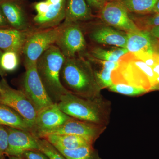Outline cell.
Masks as SVG:
<instances>
[{
    "label": "cell",
    "instance_id": "cell-29",
    "mask_svg": "<svg viewBox=\"0 0 159 159\" xmlns=\"http://www.w3.org/2000/svg\"><path fill=\"white\" fill-rule=\"evenodd\" d=\"M8 130L6 126L0 125V159H5V153L8 146Z\"/></svg>",
    "mask_w": 159,
    "mask_h": 159
},
{
    "label": "cell",
    "instance_id": "cell-19",
    "mask_svg": "<svg viewBox=\"0 0 159 159\" xmlns=\"http://www.w3.org/2000/svg\"><path fill=\"white\" fill-rule=\"evenodd\" d=\"M47 140L55 148L74 149L82 146L93 145L85 139L72 134H48L42 138Z\"/></svg>",
    "mask_w": 159,
    "mask_h": 159
},
{
    "label": "cell",
    "instance_id": "cell-16",
    "mask_svg": "<svg viewBox=\"0 0 159 159\" xmlns=\"http://www.w3.org/2000/svg\"><path fill=\"white\" fill-rule=\"evenodd\" d=\"M0 7L12 29L29 31V25L25 11L16 0H6Z\"/></svg>",
    "mask_w": 159,
    "mask_h": 159
},
{
    "label": "cell",
    "instance_id": "cell-9",
    "mask_svg": "<svg viewBox=\"0 0 159 159\" xmlns=\"http://www.w3.org/2000/svg\"><path fill=\"white\" fill-rule=\"evenodd\" d=\"M70 118L61 110L57 103H53L39 112L31 133L36 138L42 139L59 128Z\"/></svg>",
    "mask_w": 159,
    "mask_h": 159
},
{
    "label": "cell",
    "instance_id": "cell-45",
    "mask_svg": "<svg viewBox=\"0 0 159 159\" xmlns=\"http://www.w3.org/2000/svg\"></svg>",
    "mask_w": 159,
    "mask_h": 159
},
{
    "label": "cell",
    "instance_id": "cell-1",
    "mask_svg": "<svg viewBox=\"0 0 159 159\" xmlns=\"http://www.w3.org/2000/svg\"><path fill=\"white\" fill-rule=\"evenodd\" d=\"M60 78L65 88L78 97L93 99L101 95L92 65L82 56L66 58Z\"/></svg>",
    "mask_w": 159,
    "mask_h": 159
},
{
    "label": "cell",
    "instance_id": "cell-25",
    "mask_svg": "<svg viewBox=\"0 0 159 159\" xmlns=\"http://www.w3.org/2000/svg\"><path fill=\"white\" fill-rule=\"evenodd\" d=\"M137 28L140 30L149 31L159 26V13H152L144 15L129 13Z\"/></svg>",
    "mask_w": 159,
    "mask_h": 159
},
{
    "label": "cell",
    "instance_id": "cell-35",
    "mask_svg": "<svg viewBox=\"0 0 159 159\" xmlns=\"http://www.w3.org/2000/svg\"><path fill=\"white\" fill-rule=\"evenodd\" d=\"M148 31L152 36L159 40V26L155 27Z\"/></svg>",
    "mask_w": 159,
    "mask_h": 159
},
{
    "label": "cell",
    "instance_id": "cell-39",
    "mask_svg": "<svg viewBox=\"0 0 159 159\" xmlns=\"http://www.w3.org/2000/svg\"><path fill=\"white\" fill-rule=\"evenodd\" d=\"M9 159H25L21 157H14V156H9L8 157Z\"/></svg>",
    "mask_w": 159,
    "mask_h": 159
},
{
    "label": "cell",
    "instance_id": "cell-14",
    "mask_svg": "<svg viewBox=\"0 0 159 159\" xmlns=\"http://www.w3.org/2000/svg\"><path fill=\"white\" fill-rule=\"evenodd\" d=\"M126 49L129 53L139 52L154 54L158 40L149 31L138 30L127 32Z\"/></svg>",
    "mask_w": 159,
    "mask_h": 159
},
{
    "label": "cell",
    "instance_id": "cell-3",
    "mask_svg": "<svg viewBox=\"0 0 159 159\" xmlns=\"http://www.w3.org/2000/svg\"><path fill=\"white\" fill-rule=\"evenodd\" d=\"M113 84H123L145 89L148 92L157 90L156 76L151 67L139 59L133 53L120 57L118 66L111 74Z\"/></svg>",
    "mask_w": 159,
    "mask_h": 159
},
{
    "label": "cell",
    "instance_id": "cell-24",
    "mask_svg": "<svg viewBox=\"0 0 159 159\" xmlns=\"http://www.w3.org/2000/svg\"><path fill=\"white\" fill-rule=\"evenodd\" d=\"M57 149L67 159H102L93 145L82 146L74 149Z\"/></svg>",
    "mask_w": 159,
    "mask_h": 159
},
{
    "label": "cell",
    "instance_id": "cell-4",
    "mask_svg": "<svg viewBox=\"0 0 159 159\" xmlns=\"http://www.w3.org/2000/svg\"><path fill=\"white\" fill-rule=\"evenodd\" d=\"M66 57L57 46H51L38 59L36 69L40 78L54 103L69 93L60 78L61 71Z\"/></svg>",
    "mask_w": 159,
    "mask_h": 159
},
{
    "label": "cell",
    "instance_id": "cell-22",
    "mask_svg": "<svg viewBox=\"0 0 159 159\" xmlns=\"http://www.w3.org/2000/svg\"><path fill=\"white\" fill-rule=\"evenodd\" d=\"M128 53V51L125 48L116 47L111 48L94 47L91 48L86 55L95 59L118 62L120 57Z\"/></svg>",
    "mask_w": 159,
    "mask_h": 159
},
{
    "label": "cell",
    "instance_id": "cell-5",
    "mask_svg": "<svg viewBox=\"0 0 159 159\" xmlns=\"http://www.w3.org/2000/svg\"><path fill=\"white\" fill-rule=\"evenodd\" d=\"M62 24L54 28L32 32L23 48L25 69L36 66L38 59L45 51L53 45L60 34Z\"/></svg>",
    "mask_w": 159,
    "mask_h": 159
},
{
    "label": "cell",
    "instance_id": "cell-41",
    "mask_svg": "<svg viewBox=\"0 0 159 159\" xmlns=\"http://www.w3.org/2000/svg\"><path fill=\"white\" fill-rule=\"evenodd\" d=\"M6 1V0H0V4H1L3 2H4V1Z\"/></svg>",
    "mask_w": 159,
    "mask_h": 159
},
{
    "label": "cell",
    "instance_id": "cell-32",
    "mask_svg": "<svg viewBox=\"0 0 159 159\" xmlns=\"http://www.w3.org/2000/svg\"><path fill=\"white\" fill-rule=\"evenodd\" d=\"M89 6L91 9L100 11L102 7L104 6V3L102 0H86Z\"/></svg>",
    "mask_w": 159,
    "mask_h": 159
},
{
    "label": "cell",
    "instance_id": "cell-17",
    "mask_svg": "<svg viewBox=\"0 0 159 159\" xmlns=\"http://www.w3.org/2000/svg\"><path fill=\"white\" fill-rule=\"evenodd\" d=\"M92 9L86 0H66L65 23H78L93 19Z\"/></svg>",
    "mask_w": 159,
    "mask_h": 159
},
{
    "label": "cell",
    "instance_id": "cell-23",
    "mask_svg": "<svg viewBox=\"0 0 159 159\" xmlns=\"http://www.w3.org/2000/svg\"><path fill=\"white\" fill-rule=\"evenodd\" d=\"M158 0H121L119 1L129 13L144 15L152 13Z\"/></svg>",
    "mask_w": 159,
    "mask_h": 159
},
{
    "label": "cell",
    "instance_id": "cell-26",
    "mask_svg": "<svg viewBox=\"0 0 159 159\" xmlns=\"http://www.w3.org/2000/svg\"><path fill=\"white\" fill-rule=\"evenodd\" d=\"M19 54L14 51H4L1 59V66L4 72H13L19 64Z\"/></svg>",
    "mask_w": 159,
    "mask_h": 159
},
{
    "label": "cell",
    "instance_id": "cell-2",
    "mask_svg": "<svg viewBox=\"0 0 159 159\" xmlns=\"http://www.w3.org/2000/svg\"><path fill=\"white\" fill-rule=\"evenodd\" d=\"M57 103L61 110L74 119L106 126L109 123L111 102L101 95L87 99L68 93Z\"/></svg>",
    "mask_w": 159,
    "mask_h": 159
},
{
    "label": "cell",
    "instance_id": "cell-6",
    "mask_svg": "<svg viewBox=\"0 0 159 159\" xmlns=\"http://www.w3.org/2000/svg\"><path fill=\"white\" fill-rule=\"evenodd\" d=\"M0 103L7 106L20 114L31 128L35 122L38 111L22 90L12 88L4 78L0 81Z\"/></svg>",
    "mask_w": 159,
    "mask_h": 159
},
{
    "label": "cell",
    "instance_id": "cell-33",
    "mask_svg": "<svg viewBox=\"0 0 159 159\" xmlns=\"http://www.w3.org/2000/svg\"><path fill=\"white\" fill-rule=\"evenodd\" d=\"M12 29L0 7V29Z\"/></svg>",
    "mask_w": 159,
    "mask_h": 159
},
{
    "label": "cell",
    "instance_id": "cell-43",
    "mask_svg": "<svg viewBox=\"0 0 159 159\" xmlns=\"http://www.w3.org/2000/svg\"><path fill=\"white\" fill-rule=\"evenodd\" d=\"M1 87H0V91H1Z\"/></svg>",
    "mask_w": 159,
    "mask_h": 159
},
{
    "label": "cell",
    "instance_id": "cell-36",
    "mask_svg": "<svg viewBox=\"0 0 159 159\" xmlns=\"http://www.w3.org/2000/svg\"><path fill=\"white\" fill-rule=\"evenodd\" d=\"M2 54L3 52L2 51V50L0 49V76L2 77V78H4V77L6 76V73L2 69L1 66V57H2Z\"/></svg>",
    "mask_w": 159,
    "mask_h": 159
},
{
    "label": "cell",
    "instance_id": "cell-11",
    "mask_svg": "<svg viewBox=\"0 0 159 159\" xmlns=\"http://www.w3.org/2000/svg\"><path fill=\"white\" fill-rule=\"evenodd\" d=\"M106 128L107 126L105 125L82 121L71 117L59 128L52 131L46 135L51 134L75 135L82 137L91 144H93Z\"/></svg>",
    "mask_w": 159,
    "mask_h": 159
},
{
    "label": "cell",
    "instance_id": "cell-13",
    "mask_svg": "<svg viewBox=\"0 0 159 159\" xmlns=\"http://www.w3.org/2000/svg\"><path fill=\"white\" fill-rule=\"evenodd\" d=\"M89 34L90 39L98 44L126 48L127 33L105 24L95 26Z\"/></svg>",
    "mask_w": 159,
    "mask_h": 159
},
{
    "label": "cell",
    "instance_id": "cell-44",
    "mask_svg": "<svg viewBox=\"0 0 159 159\" xmlns=\"http://www.w3.org/2000/svg\"><path fill=\"white\" fill-rule=\"evenodd\" d=\"M121 1V0H119V1Z\"/></svg>",
    "mask_w": 159,
    "mask_h": 159
},
{
    "label": "cell",
    "instance_id": "cell-10",
    "mask_svg": "<svg viewBox=\"0 0 159 159\" xmlns=\"http://www.w3.org/2000/svg\"><path fill=\"white\" fill-rule=\"evenodd\" d=\"M104 24L127 33L139 30L126 8L119 1L105 3L99 11Z\"/></svg>",
    "mask_w": 159,
    "mask_h": 159
},
{
    "label": "cell",
    "instance_id": "cell-37",
    "mask_svg": "<svg viewBox=\"0 0 159 159\" xmlns=\"http://www.w3.org/2000/svg\"><path fill=\"white\" fill-rule=\"evenodd\" d=\"M50 5H55L59 4L64 0H46Z\"/></svg>",
    "mask_w": 159,
    "mask_h": 159
},
{
    "label": "cell",
    "instance_id": "cell-18",
    "mask_svg": "<svg viewBox=\"0 0 159 159\" xmlns=\"http://www.w3.org/2000/svg\"><path fill=\"white\" fill-rule=\"evenodd\" d=\"M66 2L55 5H50L48 11L43 15L35 16L33 20L40 28L49 29L54 28L61 25L60 23L65 18Z\"/></svg>",
    "mask_w": 159,
    "mask_h": 159
},
{
    "label": "cell",
    "instance_id": "cell-21",
    "mask_svg": "<svg viewBox=\"0 0 159 159\" xmlns=\"http://www.w3.org/2000/svg\"><path fill=\"white\" fill-rule=\"evenodd\" d=\"M0 125L31 132L30 126L20 114L2 103H0Z\"/></svg>",
    "mask_w": 159,
    "mask_h": 159
},
{
    "label": "cell",
    "instance_id": "cell-38",
    "mask_svg": "<svg viewBox=\"0 0 159 159\" xmlns=\"http://www.w3.org/2000/svg\"><path fill=\"white\" fill-rule=\"evenodd\" d=\"M152 13H159V0L156 3Z\"/></svg>",
    "mask_w": 159,
    "mask_h": 159
},
{
    "label": "cell",
    "instance_id": "cell-30",
    "mask_svg": "<svg viewBox=\"0 0 159 159\" xmlns=\"http://www.w3.org/2000/svg\"><path fill=\"white\" fill-rule=\"evenodd\" d=\"M21 157L25 159H51L39 150H29L24 152Z\"/></svg>",
    "mask_w": 159,
    "mask_h": 159
},
{
    "label": "cell",
    "instance_id": "cell-31",
    "mask_svg": "<svg viewBox=\"0 0 159 159\" xmlns=\"http://www.w3.org/2000/svg\"><path fill=\"white\" fill-rule=\"evenodd\" d=\"M50 5L47 1L39 2L34 4V8L37 12V16H42L48 11Z\"/></svg>",
    "mask_w": 159,
    "mask_h": 159
},
{
    "label": "cell",
    "instance_id": "cell-8",
    "mask_svg": "<svg viewBox=\"0 0 159 159\" xmlns=\"http://www.w3.org/2000/svg\"><path fill=\"white\" fill-rule=\"evenodd\" d=\"M22 90L34 104L38 112L54 103L40 78L36 66L26 69Z\"/></svg>",
    "mask_w": 159,
    "mask_h": 159
},
{
    "label": "cell",
    "instance_id": "cell-27",
    "mask_svg": "<svg viewBox=\"0 0 159 159\" xmlns=\"http://www.w3.org/2000/svg\"><path fill=\"white\" fill-rule=\"evenodd\" d=\"M108 89L111 92L122 94L125 96L133 97L141 96L148 93V91L145 89L123 84H113Z\"/></svg>",
    "mask_w": 159,
    "mask_h": 159
},
{
    "label": "cell",
    "instance_id": "cell-20",
    "mask_svg": "<svg viewBox=\"0 0 159 159\" xmlns=\"http://www.w3.org/2000/svg\"><path fill=\"white\" fill-rule=\"evenodd\" d=\"M89 60L93 61L98 65L99 69H93L96 80L101 90L108 88L113 84L111 80V74L118 66V62L106 61L95 59L86 55Z\"/></svg>",
    "mask_w": 159,
    "mask_h": 159
},
{
    "label": "cell",
    "instance_id": "cell-12",
    "mask_svg": "<svg viewBox=\"0 0 159 159\" xmlns=\"http://www.w3.org/2000/svg\"><path fill=\"white\" fill-rule=\"evenodd\" d=\"M6 127L9 136L8 148L5 156L21 157L26 150H39L38 138L30 132L9 126Z\"/></svg>",
    "mask_w": 159,
    "mask_h": 159
},
{
    "label": "cell",
    "instance_id": "cell-34",
    "mask_svg": "<svg viewBox=\"0 0 159 159\" xmlns=\"http://www.w3.org/2000/svg\"><path fill=\"white\" fill-rule=\"evenodd\" d=\"M154 72L156 76V79L157 82V90H159V63L157 62L152 67Z\"/></svg>",
    "mask_w": 159,
    "mask_h": 159
},
{
    "label": "cell",
    "instance_id": "cell-42",
    "mask_svg": "<svg viewBox=\"0 0 159 159\" xmlns=\"http://www.w3.org/2000/svg\"><path fill=\"white\" fill-rule=\"evenodd\" d=\"M16 1H17V2H19V1H23V0H16Z\"/></svg>",
    "mask_w": 159,
    "mask_h": 159
},
{
    "label": "cell",
    "instance_id": "cell-40",
    "mask_svg": "<svg viewBox=\"0 0 159 159\" xmlns=\"http://www.w3.org/2000/svg\"><path fill=\"white\" fill-rule=\"evenodd\" d=\"M103 2L105 4V3L109 2H114V1H119V0H102Z\"/></svg>",
    "mask_w": 159,
    "mask_h": 159
},
{
    "label": "cell",
    "instance_id": "cell-28",
    "mask_svg": "<svg viewBox=\"0 0 159 159\" xmlns=\"http://www.w3.org/2000/svg\"><path fill=\"white\" fill-rule=\"evenodd\" d=\"M39 150L51 159H67L50 142L44 139H37Z\"/></svg>",
    "mask_w": 159,
    "mask_h": 159
},
{
    "label": "cell",
    "instance_id": "cell-7",
    "mask_svg": "<svg viewBox=\"0 0 159 159\" xmlns=\"http://www.w3.org/2000/svg\"><path fill=\"white\" fill-rule=\"evenodd\" d=\"M62 24V30L55 43L64 56L70 58L84 52L86 49V42L78 23Z\"/></svg>",
    "mask_w": 159,
    "mask_h": 159
},
{
    "label": "cell",
    "instance_id": "cell-15",
    "mask_svg": "<svg viewBox=\"0 0 159 159\" xmlns=\"http://www.w3.org/2000/svg\"><path fill=\"white\" fill-rule=\"evenodd\" d=\"M33 31H20L13 29H0V49L11 51L20 54L27 39Z\"/></svg>",
    "mask_w": 159,
    "mask_h": 159
}]
</instances>
